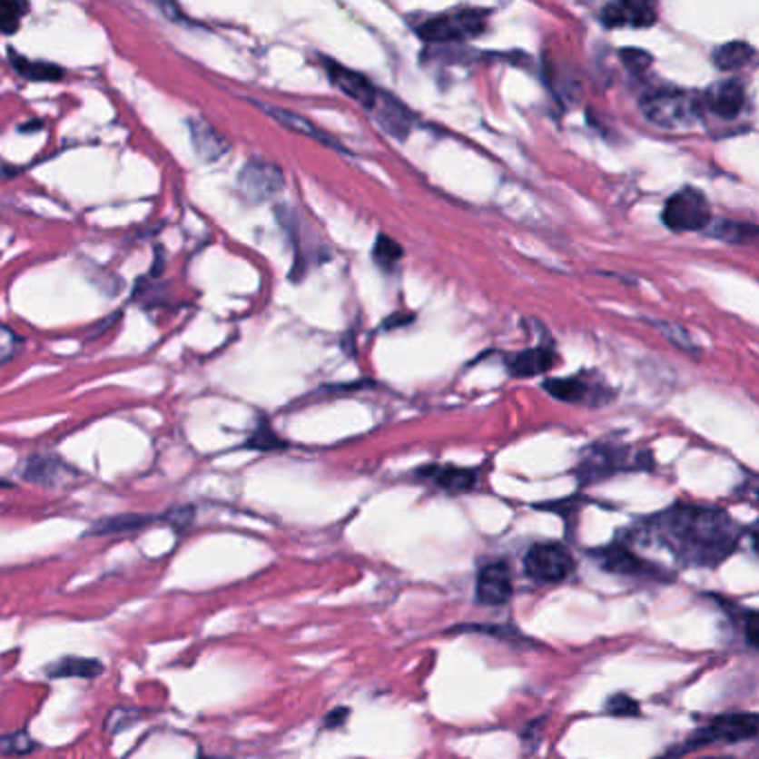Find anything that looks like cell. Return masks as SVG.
Instances as JSON below:
<instances>
[{
  "instance_id": "31",
  "label": "cell",
  "mask_w": 759,
  "mask_h": 759,
  "mask_svg": "<svg viewBox=\"0 0 759 759\" xmlns=\"http://www.w3.org/2000/svg\"><path fill=\"white\" fill-rule=\"evenodd\" d=\"M621 61L626 63V67L633 74H644L646 69L653 65V58L642 52V49H624L621 52Z\"/></svg>"
},
{
  "instance_id": "24",
  "label": "cell",
  "mask_w": 759,
  "mask_h": 759,
  "mask_svg": "<svg viewBox=\"0 0 759 759\" xmlns=\"http://www.w3.org/2000/svg\"><path fill=\"white\" fill-rule=\"evenodd\" d=\"M9 61H12L14 69H16L23 78H29V81L45 83V81H61L63 78V69L58 65H52V63H45V61H29V58L18 56L14 49H12V54H9Z\"/></svg>"
},
{
  "instance_id": "3",
  "label": "cell",
  "mask_w": 759,
  "mask_h": 759,
  "mask_svg": "<svg viewBox=\"0 0 759 759\" xmlns=\"http://www.w3.org/2000/svg\"><path fill=\"white\" fill-rule=\"evenodd\" d=\"M526 575L537 584H561L575 570V557L564 544H535L526 552Z\"/></svg>"
},
{
  "instance_id": "28",
  "label": "cell",
  "mask_w": 759,
  "mask_h": 759,
  "mask_svg": "<svg viewBox=\"0 0 759 759\" xmlns=\"http://www.w3.org/2000/svg\"><path fill=\"white\" fill-rule=\"evenodd\" d=\"M655 328H657L659 332H662L670 343L677 345V348L690 350V352H697V348H695V343H693V337H690V334L682 328V325H677L673 321H655Z\"/></svg>"
},
{
  "instance_id": "11",
  "label": "cell",
  "mask_w": 759,
  "mask_h": 759,
  "mask_svg": "<svg viewBox=\"0 0 759 759\" xmlns=\"http://www.w3.org/2000/svg\"><path fill=\"white\" fill-rule=\"evenodd\" d=\"M78 477V472L74 470L72 466H67L65 461L58 459V457H47L38 455L27 459L23 466V479L38 483V486L45 488H63L69 486Z\"/></svg>"
},
{
  "instance_id": "15",
  "label": "cell",
  "mask_w": 759,
  "mask_h": 759,
  "mask_svg": "<svg viewBox=\"0 0 759 759\" xmlns=\"http://www.w3.org/2000/svg\"><path fill=\"white\" fill-rule=\"evenodd\" d=\"M657 21V9L650 3H610L601 9L606 27H648Z\"/></svg>"
},
{
  "instance_id": "17",
  "label": "cell",
  "mask_w": 759,
  "mask_h": 759,
  "mask_svg": "<svg viewBox=\"0 0 759 759\" xmlns=\"http://www.w3.org/2000/svg\"><path fill=\"white\" fill-rule=\"evenodd\" d=\"M546 392L550 394V397L559 399V401H566V403H590L593 406V401H590V397H595V403H604V399H601V392H608V390H599V386H590L586 379L581 377H570V379H550V381H546Z\"/></svg>"
},
{
  "instance_id": "12",
  "label": "cell",
  "mask_w": 759,
  "mask_h": 759,
  "mask_svg": "<svg viewBox=\"0 0 759 759\" xmlns=\"http://www.w3.org/2000/svg\"><path fill=\"white\" fill-rule=\"evenodd\" d=\"M325 69H328L330 81H332L334 85L345 94V96L357 101L359 105L366 107V110H372L374 103H377L379 90L368 81L366 76H363V74L354 72V69H348L332 61H325Z\"/></svg>"
},
{
  "instance_id": "27",
  "label": "cell",
  "mask_w": 759,
  "mask_h": 759,
  "mask_svg": "<svg viewBox=\"0 0 759 759\" xmlns=\"http://www.w3.org/2000/svg\"><path fill=\"white\" fill-rule=\"evenodd\" d=\"M27 12L25 3H12V0H0V32H16L21 18Z\"/></svg>"
},
{
  "instance_id": "8",
  "label": "cell",
  "mask_w": 759,
  "mask_h": 759,
  "mask_svg": "<svg viewBox=\"0 0 759 759\" xmlns=\"http://www.w3.org/2000/svg\"><path fill=\"white\" fill-rule=\"evenodd\" d=\"M595 559H597L601 568L613 575L646 577V579L653 581H673V575H668L666 570L659 568V566L648 564V561L637 557L633 550L621 544H613L608 546V548L597 550L595 552Z\"/></svg>"
},
{
  "instance_id": "25",
  "label": "cell",
  "mask_w": 759,
  "mask_h": 759,
  "mask_svg": "<svg viewBox=\"0 0 759 759\" xmlns=\"http://www.w3.org/2000/svg\"><path fill=\"white\" fill-rule=\"evenodd\" d=\"M708 232L717 236V239L728 241V243H751L757 236L755 225L737 223V221H717Z\"/></svg>"
},
{
  "instance_id": "7",
  "label": "cell",
  "mask_w": 759,
  "mask_h": 759,
  "mask_svg": "<svg viewBox=\"0 0 759 759\" xmlns=\"http://www.w3.org/2000/svg\"><path fill=\"white\" fill-rule=\"evenodd\" d=\"M283 170L270 161L252 159L239 172V192L250 203H263L283 190Z\"/></svg>"
},
{
  "instance_id": "22",
  "label": "cell",
  "mask_w": 759,
  "mask_h": 759,
  "mask_svg": "<svg viewBox=\"0 0 759 759\" xmlns=\"http://www.w3.org/2000/svg\"><path fill=\"white\" fill-rule=\"evenodd\" d=\"M423 477H432V481L448 492H468L477 483V472L463 468H430L423 470Z\"/></svg>"
},
{
  "instance_id": "20",
  "label": "cell",
  "mask_w": 759,
  "mask_h": 759,
  "mask_svg": "<svg viewBox=\"0 0 759 759\" xmlns=\"http://www.w3.org/2000/svg\"><path fill=\"white\" fill-rule=\"evenodd\" d=\"M156 517L152 515H136V512H127V515L107 517V519L96 521L90 528V535L94 537H107V535H121V532H134L145 528L154 521Z\"/></svg>"
},
{
  "instance_id": "32",
  "label": "cell",
  "mask_w": 759,
  "mask_h": 759,
  "mask_svg": "<svg viewBox=\"0 0 759 759\" xmlns=\"http://www.w3.org/2000/svg\"><path fill=\"white\" fill-rule=\"evenodd\" d=\"M248 448H256V450H274V448H283V441H281L270 428H259V430L250 437Z\"/></svg>"
},
{
  "instance_id": "9",
  "label": "cell",
  "mask_w": 759,
  "mask_h": 759,
  "mask_svg": "<svg viewBox=\"0 0 759 759\" xmlns=\"http://www.w3.org/2000/svg\"><path fill=\"white\" fill-rule=\"evenodd\" d=\"M630 466L628 448L621 446H597L590 448L579 463V479L584 483H593L604 479V477L615 475V472L626 470Z\"/></svg>"
},
{
  "instance_id": "33",
  "label": "cell",
  "mask_w": 759,
  "mask_h": 759,
  "mask_svg": "<svg viewBox=\"0 0 759 759\" xmlns=\"http://www.w3.org/2000/svg\"><path fill=\"white\" fill-rule=\"evenodd\" d=\"M608 711L613 715H637L639 706L635 699L626 697V695H617V697H613L608 702Z\"/></svg>"
},
{
  "instance_id": "19",
  "label": "cell",
  "mask_w": 759,
  "mask_h": 759,
  "mask_svg": "<svg viewBox=\"0 0 759 759\" xmlns=\"http://www.w3.org/2000/svg\"><path fill=\"white\" fill-rule=\"evenodd\" d=\"M555 352H550V350L546 348H532L512 359L510 372L515 374V377H537V374H546L548 370L555 368Z\"/></svg>"
},
{
  "instance_id": "14",
  "label": "cell",
  "mask_w": 759,
  "mask_h": 759,
  "mask_svg": "<svg viewBox=\"0 0 759 759\" xmlns=\"http://www.w3.org/2000/svg\"><path fill=\"white\" fill-rule=\"evenodd\" d=\"M372 112H374V116H377L379 125H381L390 136L399 138V141L408 138V134L412 132V127H414L412 112L408 110L401 101H397V98L390 96V94L379 92Z\"/></svg>"
},
{
  "instance_id": "30",
  "label": "cell",
  "mask_w": 759,
  "mask_h": 759,
  "mask_svg": "<svg viewBox=\"0 0 759 759\" xmlns=\"http://www.w3.org/2000/svg\"><path fill=\"white\" fill-rule=\"evenodd\" d=\"M18 348H21V337H18L12 328L0 323V366L12 361L14 354L18 352Z\"/></svg>"
},
{
  "instance_id": "23",
  "label": "cell",
  "mask_w": 759,
  "mask_h": 759,
  "mask_svg": "<svg viewBox=\"0 0 759 759\" xmlns=\"http://www.w3.org/2000/svg\"><path fill=\"white\" fill-rule=\"evenodd\" d=\"M49 677H78L92 679L103 673V664L85 657H63L47 668Z\"/></svg>"
},
{
  "instance_id": "34",
  "label": "cell",
  "mask_w": 759,
  "mask_h": 759,
  "mask_svg": "<svg viewBox=\"0 0 759 759\" xmlns=\"http://www.w3.org/2000/svg\"><path fill=\"white\" fill-rule=\"evenodd\" d=\"M457 630H488L486 635L504 637V639H508V642H512V639L519 637V635H517V630L504 628V626H461V628H457Z\"/></svg>"
},
{
  "instance_id": "16",
  "label": "cell",
  "mask_w": 759,
  "mask_h": 759,
  "mask_svg": "<svg viewBox=\"0 0 759 759\" xmlns=\"http://www.w3.org/2000/svg\"><path fill=\"white\" fill-rule=\"evenodd\" d=\"M187 130H190L192 147H194V154L199 156L203 163H214L219 161L225 152L230 150L228 141L205 121V118H190L187 121Z\"/></svg>"
},
{
  "instance_id": "5",
  "label": "cell",
  "mask_w": 759,
  "mask_h": 759,
  "mask_svg": "<svg viewBox=\"0 0 759 759\" xmlns=\"http://www.w3.org/2000/svg\"><path fill=\"white\" fill-rule=\"evenodd\" d=\"M662 221L673 232L706 230L711 223V205H708L702 192L695 190V187H686V190L670 196L662 212Z\"/></svg>"
},
{
  "instance_id": "29",
  "label": "cell",
  "mask_w": 759,
  "mask_h": 759,
  "mask_svg": "<svg viewBox=\"0 0 759 759\" xmlns=\"http://www.w3.org/2000/svg\"><path fill=\"white\" fill-rule=\"evenodd\" d=\"M0 751L5 755H27L34 751V742L27 733H14V735L0 737Z\"/></svg>"
},
{
  "instance_id": "35",
  "label": "cell",
  "mask_w": 759,
  "mask_h": 759,
  "mask_svg": "<svg viewBox=\"0 0 759 759\" xmlns=\"http://www.w3.org/2000/svg\"><path fill=\"white\" fill-rule=\"evenodd\" d=\"M192 517H194V510H192V508H176V510L167 512L163 519H167L174 526H187L192 521Z\"/></svg>"
},
{
  "instance_id": "2",
  "label": "cell",
  "mask_w": 759,
  "mask_h": 759,
  "mask_svg": "<svg viewBox=\"0 0 759 759\" xmlns=\"http://www.w3.org/2000/svg\"><path fill=\"white\" fill-rule=\"evenodd\" d=\"M644 118L659 130H690L702 118V101L682 90H655L639 101Z\"/></svg>"
},
{
  "instance_id": "18",
  "label": "cell",
  "mask_w": 759,
  "mask_h": 759,
  "mask_svg": "<svg viewBox=\"0 0 759 759\" xmlns=\"http://www.w3.org/2000/svg\"><path fill=\"white\" fill-rule=\"evenodd\" d=\"M259 110H263L265 114L272 116L279 125H283L285 130L290 132H297L301 136H310V138H317L319 143H323V145H330V147H339L337 141H334L332 136H328L325 132L319 130V127H314L312 123L308 121V118H303L301 114H294V112L290 110H283V107H276V105H265V103H259V101H252Z\"/></svg>"
},
{
  "instance_id": "21",
  "label": "cell",
  "mask_w": 759,
  "mask_h": 759,
  "mask_svg": "<svg viewBox=\"0 0 759 759\" xmlns=\"http://www.w3.org/2000/svg\"><path fill=\"white\" fill-rule=\"evenodd\" d=\"M753 58H755V49L744 41L726 43V45L715 49V54H713L715 65H717V69H722V72H735V69H744L748 63H753Z\"/></svg>"
},
{
  "instance_id": "1",
  "label": "cell",
  "mask_w": 759,
  "mask_h": 759,
  "mask_svg": "<svg viewBox=\"0 0 759 759\" xmlns=\"http://www.w3.org/2000/svg\"><path fill=\"white\" fill-rule=\"evenodd\" d=\"M646 537L688 566H717L737 550L742 530L717 508L675 506L653 517Z\"/></svg>"
},
{
  "instance_id": "36",
  "label": "cell",
  "mask_w": 759,
  "mask_h": 759,
  "mask_svg": "<svg viewBox=\"0 0 759 759\" xmlns=\"http://www.w3.org/2000/svg\"><path fill=\"white\" fill-rule=\"evenodd\" d=\"M345 717H348V708H337V711L330 713L328 717H325V726H328V728H337V726H341Z\"/></svg>"
},
{
  "instance_id": "4",
  "label": "cell",
  "mask_w": 759,
  "mask_h": 759,
  "mask_svg": "<svg viewBox=\"0 0 759 759\" xmlns=\"http://www.w3.org/2000/svg\"><path fill=\"white\" fill-rule=\"evenodd\" d=\"M757 737V715L755 713H733L722 715V717L713 719L711 724L695 731L686 739L682 751H693V748H702L706 744H735L746 742V739Z\"/></svg>"
},
{
  "instance_id": "10",
  "label": "cell",
  "mask_w": 759,
  "mask_h": 759,
  "mask_svg": "<svg viewBox=\"0 0 759 759\" xmlns=\"http://www.w3.org/2000/svg\"><path fill=\"white\" fill-rule=\"evenodd\" d=\"M512 597V573L504 561L488 564L477 577V601L483 606H504Z\"/></svg>"
},
{
  "instance_id": "26",
  "label": "cell",
  "mask_w": 759,
  "mask_h": 759,
  "mask_svg": "<svg viewBox=\"0 0 759 759\" xmlns=\"http://www.w3.org/2000/svg\"><path fill=\"white\" fill-rule=\"evenodd\" d=\"M401 256H403V250L397 241L386 234L379 236L377 245H374V261H377L383 270H392L394 265L401 261Z\"/></svg>"
},
{
  "instance_id": "13",
  "label": "cell",
  "mask_w": 759,
  "mask_h": 759,
  "mask_svg": "<svg viewBox=\"0 0 759 759\" xmlns=\"http://www.w3.org/2000/svg\"><path fill=\"white\" fill-rule=\"evenodd\" d=\"M744 103H746V90H744V83H739L737 78L715 83L702 98V107H706L708 112H713L719 118L739 116L744 110Z\"/></svg>"
},
{
  "instance_id": "6",
  "label": "cell",
  "mask_w": 759,
  "mask_h": 759,
  "mask_svg": "<svg viewBox=\"0 0 759 759\" xmlns=\"http://www.w3.org/2000/svg\"><path fill=\"white\" fill-rule=\"evenodd\" d=\"M486 29V14L479 9H463L452 16H441L426 21L419 27V36L428 43H455L461 38L479 36Z\"/></svg>"
},
{
  "instance_id": "37",
  "label": "cell",
  "mask_w": 759,
  "mask_h": 759,
  "mask_svg": "<svg viewBox=\"0 0 759 759\" xmlns=\"http://www.w3.org/2000/svg\"><path fill=\"white\" fill-rule=\"evenodd\" d=\"M704 759H731V757H704Z\"/></svg>"
}]
</instances>
